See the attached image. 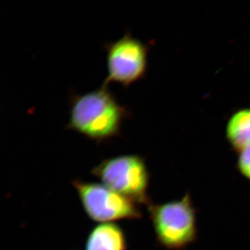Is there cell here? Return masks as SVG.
I'll return each mask as SVG.
<instances>
[{
    "label": "cell",
    "mask_w": 250,
    "mask_h": 250,
    "mask_svg": "<svg viewBox=\"0 0 250 250\" xmlns=\"http://www.w3.org/2000/svg\"><path fill=\"white\" fill-rule=\"evenodd\" d=\"M124 231L115 223H101L90 231L85 250H126Z\"/></svg>",
    "instance_id": "6"
},
{
    "label": "cell",
    "mask_w": 250,
    "mask_h": 250,
    "mask_svg": "<svg viewBox=\"0 0 250 250\" xmlns=\"http://www.w3.org/2000/svg\"><path fill=\"white\" fill-rule=\"evenodd\" d=\"M226 136L237 152L250 146V108L233 113L227 125Z\"/></svg>",
    "instance_id": "7"
},
{
    "label": "cell",
    "mask_w": 250,
    "mask_h": 250,
    "mask_svg": "<svg viewBox=\"0 0 250 250\" xmlns=\"http://www.w3.org/2000/svg\"><path fill=\"white\" fill-rule=\"evenodd\" d=\"M237 168L240 173L250 181V146L238 152Z\"/></svg>",
    "instance_id": "8"
},
{
    "label": "cell",
    "mask_w": 250,
    "mask_h": 250,
    "mask_svg": "<svg viewBox=\"0 0 250 250\" xmlns=\"http://www.w3.org/2000/svg\"><path fill=\"white\" fill-rule=\"evenodd\" d=\"M131 112L116 100L106 85L84 94L72 93L67 129L97 143L121 136Z\"/></svg>",
    "instance_id": "1"
},
{
    "label": "cell",
    "mask_w": 250,
    "mask_h": 250,
    "mask_svg": "<svg viewBox=\"0 0 250 250\" xmlns=\"http://www.w3.org/2000/svg\"><path fill=\"white\" fill-rule=\"evenodd\" d=\"M85 213L97 223H114L121 220H136L142 217L139 205L103 184L73 179Z\"/></svg>",
    "instance_id": "4"
},
{
    "label": "cell",
    "mask_w": 250,
    "mask_h": 250,
    "mask_svg": "<svg viewBox=\"0 0 250 250\" xmlns=\"http://www.w3.org/2000/svg\"><path fill=\"white\" fill-rule=\"evenodd\" d=\"M156 241L169 250H182L196 241L197 211L189 193L178 200L147 206Z\"/></svg>",
    "instance_id": "2"
},
{
    "label": "cell",
    "mask_w": 250,
    "mask_h": 250,
    "mask_svg": "<svg viewBox=\"0 0 250 250\" xmlns=\"http://www.w3.org/2000/svg\"><path fill=\"white\" fill-rule=\"evenodd\" d=\"M107 75L103 85L120 83L125 88L143 78L148 66L147 44L126 31L117 41L105 42Z\"/></svg>",
    "instance_id": "5"
},
{
    "label": "cell",
    "mask_w": 250,
    "mask_h": 250,
    "mask_svg": "<svg viewBox=\"0 0 250 250\" xmlns=\"http://www.w3.org/2000/svg\"><path fill=\"white\" fill-rule=\"evenodd\" d=\"M91 174L104 185L137 203L149 205V176L146 159L136 154L104 159L94 167Z\"/></svg>",
    "instance_id": "3"
}]
</instances>
